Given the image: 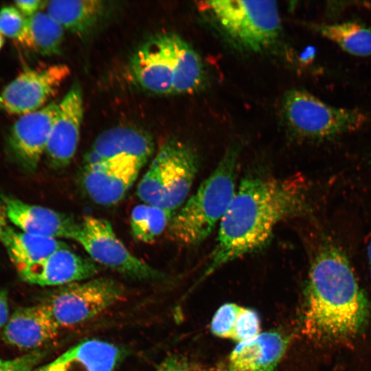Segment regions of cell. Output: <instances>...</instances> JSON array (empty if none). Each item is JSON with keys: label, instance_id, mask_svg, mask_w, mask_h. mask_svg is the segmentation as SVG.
<instances>
[{"label": "cell", "instance_id": "8", "mask_svg": "<svg viewBox=\"0 0 371 371\" xmlns=\"http://www.w3.org/2000/svg\"><path fill=\"white\" fill-rule=\"evenodd\" d=\"M70 239L77 241L91 260L127 278L153 280L161 277L156 269L133 255L115 235L111 223L85 216L77 221Z\"/></svg>", "mask_w": 371, "mask_h": 371}, {"label": "cell", "instance_id": "14", "mask_svg": "<svg viewBox=\"0 0 371 371\" xmlns=\"http://www.w3.org/2000/svg\"><path fill=\"white\" fill-rule=\"evenodd\" d=\"M100 267L68 247L60 249L43 260L18 271L21 278L40 286H62L92 278Z\"/></svg>", "mask_w": 371, "mask_h": 371}, {"label": "cell", "instance_id": "32", "mask_svg": "<svg viewBox=\"0 0 371 371\" xmlns=\"http://www.w3.org/2000/svg\"><path fill=\"white\" fill-rule=\"evenodd\" d=\"M367 257L368 261L369 269L371 274V232L368 239L367 243Z\"/></svg>", "mask_w": 371, "mask_h": 371}, {"label": "cell", "instance_id": "27", "mask_svg": "<svg viewBox=\"0 0 371 371\" xmlns=\"http://www.w3.org/2000/svg\"><path fill=\"white\" fill-rule=\"evenodd\" d=\"M27 17L15 6H5L0 10V32L19 43L25 33Z\"/></svg>", "mask_w": 371, "mask_h": 371}, {"label": "cell", "instance_id": "35", "mask_svg": "<svg viewBox=\"0 0 371 371\" xmlns=\"http://www.w3.org/2000/svg\"><path fill=\"white\" fill-rule=\"evenodd\" d=\"M3 35L1 34L0 32V49L2 47L3 45Z\"/></svg>", "mask_w": 371, "mask_h": 371}, {"label": "cell", "instance_id": "22", "mask_svg": "<svg viewBox=\"0 0 371 371\" xmlns=\"http://www.w3.org/2000/svg\"><path fill=\"white\" fill-rule=\"evenodd\" d=\"M8 256L17 270L68 247L57 238L32 235L6 226L1 236Z\"/></svg>", "mask_w": 371, "mask_h": 371}, {"label": "cell", "instance_id": "16", "mask_svg": "<svg viewBox=\"0 0 371 371\" xmlns=\"http://www.w3.org/2000/svg\"><path fill=\"white\" fill-rule=\"evenodd\" d=\"M151 135L146 131L128 126H117L101 133L95 139L84 159V166H91L113 157L128 155L147 163L154 153Z\"/></svg>", "mask_w": 371, "mask_h": 371}, {"label": "cell", "instance_id": "23", "mask_svg": "<svg viewBox=\"0 0 371 371\" xmlns=\"http://www.w3.org/2000/svg\"><path fill=\"white\" fill-rule=\"evenodd\" d=\"M210 328L217 337L241 343L260 333V320L254 310L226 303L215 313Z\"/></svg>", "mask_w": 371, "mask_h": 371}, {"label": "cell", "instance_id": "18", "mask_svg": "<svg viewBox=\"0 0 371 371\" xmlns=\"http://www.w3.org/2000/svg\"><path fill=\"white\" fill-rule=\"evenodd\" d=\"M287 343L279 333H260L253 339L238 343L217 371H275Z\"/></svg>", "mask_w": 371, "mask_h": 371}, {"label": "cell", "instance_id": "29", "mask_svg": "<svg viewBox=\"0 0 371 371\" xmlns=\"http://www.w3.org/2000/svg\"><path fill=\"white\" fill-rule=\"evenodd\" d=\"M192 363L183 357L171 356L164 360L155 371H186Z\"/></svg>", "mask_w": 371, "mask_h": 371}, {"label": "cell", "instance_id": "28", "mask_svg": "<svg viewBox=\"0 0 371 371\" xmlns=\"http://www.w3.org/2000/svg\"><path fill=\"white\" fill-rule=\"evenodd\" d=\"M44 356L45 352L38 349L15 359L0 360V371H33Z\"/></svg>", "mask_w": 371, "mask_h": 371}, {"label": "cell", "instance_id": "36", "mask_svg": "<svg viewBox=\"0 0 371 371\" xmlns=\"http://www.w3.org/2000/svg\"><path fill=\"white\" fill-rule=\"evenodd\" d=\"M369 159H370V161L371 162V153L370 154Z\"/></svg>", "mask_w": 371, "mask_h": 371}, {"label": "cell", "instance_id": "12", "mask_svg": "<svg viewBox=\"0 0 371 371\" xmlns=\"http://www.w3.org/2000/svg\"><path fill=\"white\" fill-rule=\"evenodd\" d=\"M83 112L82 88L75 82L58 102V112L45 151L52 168H64L71 163L79 142Z\"/></svg>", "mask_w": 371, "mask_h": 371}, {"label": "cell", "instance_id": "31", "mask_svg": "<svg viewBox=\"0 0 371 371\" xmlns=\"http://www.w3.org/2000/svg\"><path fill=\"white\" fill-rule=\"evenodd\" d=\"M8 295L5 290L0 291V330L5 326L9 319Z\"/></svg>", "mask_w": 371, "mask_h": 371}, {"label": "cell", "instance_id": "15", "mask_svg": "<svg viewBox=\"0 0 371 371\" xmlns=\"http://www.w3.org/2000/svg\"><path fill=\"white\" fill-rule=\"evenodd\" d=\"M10 221L22 232L49 238H70L76 221L52 209L31 205L7 196H1Z\"/></svg>", "mask_w": 371, "mask_h": 371}, {"label": "cell", "instance_id": "25", "mask_svg": "<svg viewBox=\"0 0 371 371\" xmlns=\"http://www.w3.org/2000/svg\"><path fill=\"white\" fill-rule=\"evenodd\" d=\"M309 27L348 54L357 56H371V29L359 22L310 24Z\"/></svg>", "mask_w": 371, "mask_h": 371}, {"label": "cell", "instance_id": "33", "mask_svg": "<svg viewBox=\"0 0 371 371\" xmlns=\"http://www.w3.org/2000/svg\"><path fill=\"white\" fill-rule=\"evenodd\" d=\"M5 227V219L3 213L0 211V236Z\"/></svg>", "mask_w": 371, "mask_h": 371}, {"label": "cell", "instance_id": "3", "mask_svg": "<svg viewBox=\"0 0 371 371\" xmlns=\"http://www.w3.org/2000/svg\"><path fill=\"white\" fill-rule=\"evenodd\" d=\"M240 150V142L230 145L195 194L173 214L166 229L171 240L187 246L199 245L220 223L236 190Z\"/></svg>", "mask_w": 371, "mask_h": 371}, {"label": "cell", "instance_id": "4", "mask_svg": "<svg viewBox=\"0 0 371 371\" xmlns=\"http://www.w3.org/2000/svg\"><path fill=\"white\" fill-rule=\"evenodd\" d=\"M204 19L231 47L244 54L276 48L282 28L273 1H206L199 5Z\"/></svg>", "mask_w": 371, "mask_h": 371}, {"label": "cell", "instance_id": "26", "mask_svg": "<svg viewBox=\"0 0 371 371\" xmlns=\"http://www.w3.org/2000/svg\"><path fill=\"white\" fill-rule=\"evenodd\" d=\"M172 212L144 203L135 206L131 214L130 225L133 237L143 243L155 240L168 228Z\"/></svg>", "mask_w": 371, "mask_h": 371}, {"label": "cell", "instance_id": "13", "mask_svg": "<svg viewBox=\"0 0 371 371\" xmlns=\"http://www.w3.org/2000/svg\"><path fill=\"white\" fill-rule=\"evenodd\" d=\"M58 109V102H51L37 111L21 115L12 126L10 145L27 170H35L45 153Z\"/></svg>", "mask_w": 371, "mask_h": 371}, {"label": "cell", "instance_id": "24", "mask_svg": "<svg viewBox=\"0 0 371 371\" xmlns=\"http://www.w3.org/2000/svg\"><path fill=\"white\" fill-rule=\"evenodd\" d=\"M64 30L46 12L40 11L27 18L25 33L20 43L42 56L58 54Z\"/></svg>", "mask_w": 371, "mask_h": 371}, {"label": "cell", "instance_id": "20", "mask_svg": "<svg viewBox=\"0 0 371 371\" xmlns=\"http://www.w3.org/2000/svg\"><path fill=\"white\" fill-rule=\"evenodd\" d=\"M45 8L64 30L80 37L93 32L108 12L106 3L99 0L49 1Z\"/></svg>", "mask_w": 371, "mask_h": 371}, {"label": "cell", "instance_id": "7", "mask_svg": "<svg viewBox=\"0 0 371 371\" xmlns=\"http://www.w3.org/2000/svg\"><path fill=\"white\" fill-rule=\"evenodd\" d=\"M124 289L109 278H91L60 286L42 303L59 329L98 316L123 297Z\"/></svg>", "mask_w": 371, "mask_h": 371}, {"label": "cell", "instance_id": "9", "mask_svg": "<svg viewBox=\"0 0 371 371\" xmlns=\"http://www.w3.org/2000/svg\"><path fill=\"white\" fill-rule=\"evenodd\" d=\"M70 74L69 67L56 64L21 72L0 93V109L23 115L43 106Z\"/></svg>", "mask_w": 371, "mask_h": 371}, {"label": "cell", "instance_id": "30", "mask_svg": "<svg viewBox=\"0 0 371 371\" xmlns=\"http://www.w3.org/2000/svg\"><path fill=\"white\" fill-rule=\"evenodd\" d=\"M45 1L24 0L14 1V6L27 18L45 8Z\"/></svg>", "mask_w": 371, "mask_h": 371}, {"label": "cell", "instance_id": "6", "mask_svg": "<svg viewBox=\"0 0 371 371\" xmlns=\"http://www.w3.org/2000/svg\"><path fill=\"white\" fill-rule=\"evenodd\" d=\"M280 110L287 131L304 141L332 139L361 128L369 120L367 114L359 109L330 105L300 89L284 95Z\"/></svg>", "mask_w": 371, "mask_h": 371}, {"label": "cell", "instance_id": "10", "mask_svg": "<svg viewBox=\"0 0 371 371\" xmlns=\"http://www.w3.org/2000/svg\"><path fill=\"white\" fill-rule=\"evenodd\" d=\"M145 164L136 157L120 155L94 165L84 166L82 186L93 202L102 205H114L123 199Z\"/></svg>", "mask_w": 371, "mask_h": 371}, {"label": "cell", "instance_id": "5", "mask_svg": "<svg viewBox=\"0 0 371 371\" xmlns=\"http://www.w3.org/2000/svg\"><path fill=\"white\" fill-rule=\"evenodd\" d=\"M199 166L195 150L188 144L170 139L159 148L137 186L144 203L175 211L186 200Z\"/></svg>", "mask_w": 371, "mask_h": 371}, {"label": "cell", "instance_id": "21", "mask_svg": "<svg viewBox=\"0 0 371 371\" xmlns=\"http://www.w3.org/2000/svg\"><path fill=\"white\" fill-rule=\"evenodd\" d=\"M175 76L173 94L192 93L206 82L205 66L193 47L178 34L167 32Z\"/></svg>", "mask_w": 371, "mask_h": 371}, {"label": "cell", "instance_id": "17", "mask_svg": "<svg viewBox=\"0 0 371 371\" xmlns=\"http://www.w3.org/2000/svg\"><path fill=\"white\" fill-rule=\"evenodd\" d=\"M59 330L40 304L17 308L5 326L3 338L9 345L32 351L56 337Z\"/></svg>", "mask_w": 371, "mask_h": 371}, {"label": "cell", "instance_id": "34", "mask_svg": "<svg viewBox=\"0 0 371 371\" xmlns=\"http://www.w3.org/2000/svg\"><path fill=\"white\" fill-rule=\"evenodd\" d=\"M186 371H201V368L195 363H192Z\"/></svg>", "mask_w": 371, "mask_h": 371}, {"label": "cell", "instance_id": "37", "mask_svg": "<svg viewBox=\"0 0 371 371\" xmlns=\"http://www.w3.org/2000/svg\"><path fill=\"white\" fill-rule=\"evenodd\" d=\"M0 211H1V205H0Z\"/></svg>", "mask_w": 371, "mask_h": 371}, {"label": "cell", "instance_id": "1", "mask_svg": "<svg viewBox=\"0 0 371 371\" xmlns=\"http://www.w3.org/2000/svg\"><path fill=\"white\" fill-rule=\"evenodd\" d=\"M311 209L310 186L300 174L244 178L219 223L216 241L202 278L227 263L261 249L280 223L304 216Z\"/></svg>", "mask_w": 371, "mask_h": 371}, {"label": "cell", "instance_id": "19", "mask_svg": "<svg viewBox=\"0 0 371 371\" xmlns=\"http://www.w3.org/2000/svg\"><path fill=\"white\" fill-rule=\"evenodd\" d=\"M122 357L116 345L97 339L83 341L33 371H115Z\"/></svg>", "mask_w": 371, "mask_h": 371}, {"label": "cell", "instance_id": "2", "mask_svg": "<svg viewBox=\"0 0 371 371\" xmlns=\"http://www.w3.org/2000/svg\"><path fill=\"white\" fill-rule=\"evenodd\" d=\"M302 332L326 345H348L368 324L370 306L342 249L326 237L312 258L305 288Z\"/></svg>", "mask_w": 371, "mask_h": 371}, {"label": "cell", "instance_id": "11", "mask_svg": "<svg viewBox=\"0 0 371 371\" xmlns=\"http://www.w3.org/2000/svg\"><path fill=\"white\" fill-rule=\"evenodd\" d=\"M129 71L142 89L157 95L173 94L175 69L167 32L152 36L135 51Z\"/></svg>", "mask_w": 371, "mask_h": 371}]
</instances>
